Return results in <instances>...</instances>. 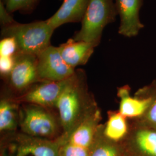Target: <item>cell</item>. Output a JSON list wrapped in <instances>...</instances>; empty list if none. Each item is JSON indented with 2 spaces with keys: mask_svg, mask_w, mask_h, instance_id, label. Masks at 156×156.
Wrapping results in <instances>:
<instances>
[{
  "mask_svg": "<svg viewBox=\"0 0 156 156\" xmlns=\"http://www.w3.org/2000/svg\"><path fill=\"white\" fill-rule=\"evenodd\" d=\"M102 128L103 125H100L89 156H126L123 145L106 138L102 133Z\"/></svg>",
  "mask_w": 156,
  "mask_h": 156,
  "instance_id": "16",
  "label": "cell"
},
{
  "mask_svg": "<svg viewBox=\"0 0 156 156\" xmlns=\"http://www.w3.org/2000/svg\"><path fill=\"white\" fill-rule=\"evenodd\" d=\"M54 30L46 20L15 24L2 27V38L11 37L16 41L20 53L38 56L50 45Z\"/></svg>",
  "mask_w": 156,
  "mask_h": 156,
  "instance_id": "1",
  "label": "cell"
},
{
  "mask_svg": "<svg viewBox=\"0 0 156 156\" xmlns=\"http://www.w3.org/2000/svg\"><path fill=\"white\" fill-rule=\"evenodd\" d=\"M78 73L70 78L56 103L64 134L70 133L95 104L89 106L86 103V95L78 83Z\"/></svg>",
  "mask_w": 156,
  "mask_h": 156,
  "instance_id": "3",
  "label": "cell"
},
{
  "mask_svg": "<svg viewBox=\"0 0 156 156\" xmlns=\"http://www.w3.org/2000/svg\"><path fill=\"white\" fill-rule=\"evenodd\" d=\"M101 119L100 110L94 104L70 133L62 135V143L90 150L101 125Z\"/></svg>",
  "mask_w": 156,
  "mask_h": 156,
  "instance_id": "8",
  "label": "cell"
},
{
  "mask_svg": "<svg viewBox=\"0 0 156 156\" xmlns=\"http://www.w3.org/2000/svg\"><path fill=\"white\" fill-rule=\"evenodd\" d=\"M89 1L63 0L59 9L46 21L54 30L67 23L81 22L87 10Z\"/></svg>",
  "mask_w": 156,
  "mask_h": 156,
  "instance_id": "13",
  "label": "cell"
},
{
  "mask_svg": "<svg viewBox=\"0 0 156 156\" xmlns=\"http://www.w3.org/2000/svg\"><path fill=\"white\" fill-rule=\"evenodd\" d=\"M131 87L125 85L117 89L120 98L119 112L129 120H140L144 116L150 105L149 97L135 94L131 95Z\"/></svg>",
  "mask_w": 156,
  "mask_h": 156,
  "instance_id": "12",
  "label": "cell"
},
{
  "mask_svg": "<svg viewBox=\"0 0 156 156\" xmlns=\"http://www.w3.org/2000/svg\"><path fill=\"white\" fill-rule=\"evenodd\" d=\"M129 133L123 143L126 156H156V128L129 120Z\"/></svg>",
  "mask_w": 156,
  "mask_h": 156,
  "instance_id": "7",
  "label": "cell"
},
{
  "mask_svg": "<svg viewBox=\"0 0 156 156\" xmlns=\"http://www.w3.org/2000/svg\"><path fill=\"white\" fill-rule=\"evenodd\" d=\"M16 22L12 16V13L7 11L4 4L0 0V23L1 28L11 26Z\"/></svg>",
  "mask_w": 156,
  "mask_h": 156,
  "instance_id": "22",
  "label": "cell"
},
{
  "mask_svg": "<svg viewBox=\"0 0 156 156\" xmlns=\"http://www.w3.org/2000/svg\"><path fill=\"white\" fill-rule=\"evenodd\" d=\"M90 151L67 143H62L59 156H89Z\"/></svg>",
  "mask_w": 156,
  "mask_h": 156,
  "instance_id": "21",
  "label": "cell"
},
{
  "mask_svg": "<svg viewBox=\"0 0 156 156\" xmlns=\"http://www.w3.org/2000/svg\"><path fill=\"white\" fill-rule=\"evenodd\" d=\"M37 58L38 78L44 82L66 80L76 73L75 68L64 60L58 47L50 45L37 56Z\"/></svg>",
  "mask_w": 156,
  "mask_h": 156,
  "instance_id": "6",
  "label": "cell"
},
{
  "mask_svg": "<svg viewBox=\"0 0 156 156\" xmlns=\"http://www.w3.org/2000/svg\"><path fill=\"white\" fill-rule=\"evenodd\" d=\"M61 136L55 140L19 134L8 147L5 156H59Z\"/></svg>",
  "mask_w": 156,
  "mask_h": 156,
  "instance_id": "4",
  "label": "cell"
},
{
  "mask_svg": "<svg viewBox=\"0 0 156 156\" xmlns=\"http://www.w3.org/2000/svg\"><path fill=\"white\" fill-rule=\"evenodd\" d=\"M117 15L120 23L118 33L125 37L137 36L145 27L140 21V10L143 6V0H114Z\"/></svg>",
  "mask_w": 156,
  "mask_h": 156,
  "instance_id": "9",
  "label": "cell"
},
{
  "mask_svg": "<svg viewBox=\"0 0 156 156\" xmlns=\"http://www.w3.org/2000/svg\"><path fill=\"white\" fill-rule=\"evenodd\" d=\"M135 94L147 97L151 102L144 116L140 120H136L146 126L156 128V79L151 83L138 90Z\"/></svg>",
  "mask_w": 156,
  "mask_h": 156,
  "instance_id": "17",
  "label": "cell"
},
{
  "mask_svg": "<svg viewBox=\"0 0 156 156\" xmlns=\"http://www.w3.org/2000/svg\"><path fill=\"white\" fill-rule=\"evenodd\" d=\"M70 78L61 81L44 82L43 83L30 90L23 97L22 100L43 108L56 106L57 101Z\"/></svg>",
  "mask_w": 156,
  "mask_h": 156,
  "instance_id": "11",
  "label": "cell"
},
{
  "mask_svg": "<svg viewBox=\"0 0 156 156\" xmlns=\"http://www.w3.org/2000/svg\"><path fill=\"white\" fill-rule=\"evenodd\" d=\"M129 129L130 122L127 118L119 111L108 112L107 122L102 128V133L106 138L123 145L129 133Z\"/></svg>",
  "mask_w": 156,
  "mask_h": 156,
  "instance_id": "15",
  "label": "cell"
},
{
  "mask_svg": "<svg viewBox=\"0 0 156 156\" xmlns=\"http://www.w3.org/2000/svg\"><path fill=\"white\" fill-rule=\"evenodd\" d=\"M117 15L114 0H90L81 28L74 33L73 39L97 46L104 28L115 22Z\"/></svg>",
  "mask_w": 156,
  "mask_h": 156,
  "instance_id": "2",
  "label": "cell"
},
{
  "mask_svg": "<svg viewBox=\"0 0 156 156\" xmlns=\"http://www.w3.org/2000/svg\"><path fill=\"white\" fill-rule=\"evenodd\" d=\"M20 127L24 134L46 139L53 137L57 131L55 117L44 108L33 104L24 108Z\"/></svg>",
  "mask_w": 156,
  "mask_h": 156,
  "instance_id": "5",
  "label": "cell"
},
{
  "mask_svg": "<svg viewBox=\"0 0 156 156\" xmlns=\"http://www.w3.org/2000/svg\"><path fill=\"white\" fill-rule=\"evenodd\" d=\"M95 48L91 43L76 41L73 38L58 46L64 60L73 68L86 64L93 53Z\"/></svg>",
  "mask_w": 156,
  "mask_h": 156,
  "instance_id": "14",
  "label": "cell"
},
{
  "mask_svg": "<svg viewBox=\"0 0 156 156\" xmlns=\"http://www.w3.org/2000/svg\"><path fill=\"white\" fill-rule=\"evenodd\" d=\"M19 52L16 41L11 37H3L0 41V56L15 57Z\"/></svg>",
  "mask_w": 156,
  "mask_h": 156,
  "instance_id": "20",
  "label": "cell"
},
{
  "mask_svg": "<svg viewBox=\"0 0 156 156\" xmlns=\"http://www.w3.org/2000/svg\"><path fill=\"white\" fill-rule=\"evenodd\" d=\"M15 65L8 75L12 85L22 90L39 79L37 56L18 52L15 56Z\"/></svg>",
  "mask_w": 156,
  "mask_h": 156,
  "instance_id": "10",
  "label": "cell"
},
{
  "mask_svg": "<svg viewBox=\"0 0 156 156\" xmlns=\"http://www.w3.org/2000/svg\"><path fill=\"white\" fill-rule=\"evenodd\" d=\"M5 6L7 11L13 13L19 11L23 14H31L40 0H1Z\"/></svg>",
  "mask_w": 156,
  "mask_h": 156,
  "instance_id": "19",
  "label": "cell"
},
{
  "mask_svg": "<svg viewBox=\"0 0 156 156\" xmlns=\"http://www.w3.org/2000/svg\"><path fill=\"white\" fill-rule=\"evenodd\" d=\"M16 105L11 101L2 100L0 103V131L11 132L17 126Z\"/></svg>",
  "mask_w": 156,
  "mask_h": 156,
  "instance_id": "18",
  "label": "cell"
},
{
  "mask_svg": "<svg viewBox=\"0 0 156 156\" xmlns=\"http://www.w3.org/2000/svg\"><path fill=\"white\" fill-rule=\"evenodd\" d=\"M15 57L0 56V73L3 75H9L15 65Z\"/></svg>",
  "mask_w": 156,
  "mask_h": 156,
  "instance_id": "23",
  "label": "cell"
}]
</instances>
